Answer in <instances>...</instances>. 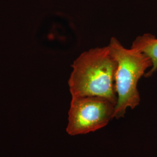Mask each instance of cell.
I'll return each instance as SVG.
<instances>
[{"label":"cell","instance_id":"3957f363","mask_svg":"<svg viewBox=\"0 0 157 157\" xmlns=\"http://www.w3.org/2000/svg\"><path fill=\"white\" fill-rule=\"evenodd\" d=\"M116 105L104 97H72L67 132L71 136L87 134L105 126L113 118Z\"/></svg>","mask_w":157,"mask_h":157},{"label":"cell","instance_id":"6da1fadb","mask_svg":"<svg viewBox=\"0 0 157 157\" xmlns=\"http://www.w3.org/2000/svg\"><path fill=\"white\" fill-rule=\"evenodd\" d=\"M68 80L72 97L98 96L117 105L115 76L118 63L108 46L84 51L72 65Z\"/></svg>","mask_w":157,"mask_h":157},{"label":"cell","instance_id":"277c9868","mask_svg":"<svg viewBox=\"0 0 157 157\" xmlns=\"http://www.w3.org/2000/svg\"><path fill=\"white\" fill-rule=\"evenodd\" d=\"M131 48L144 53L151 59L152 67L144 75L147 78L151 76L157 69V39L151 34H144L135 39Z\"/></svg>","mask_w":157,"mask_h":157},{"label":"cell","instance_id":"7a4b0ae2","mask_svg":"<svg viewBox=\"0 0 157 157\" xmlns=\"http://www.w3.org/2000/svg\"><path fill=\"white\" fill-rule=\"evenodd\" d=\"M118 63L115 87L118 96L113 118L124 117L128 108L134 109L140 104L137 90L139 79L146 70L152 67L151 59L146 54L133 48H125L118 40L112 37L108 45Z\"/></svg>","mask_w":157,"mask_h":157}]
</instances>
